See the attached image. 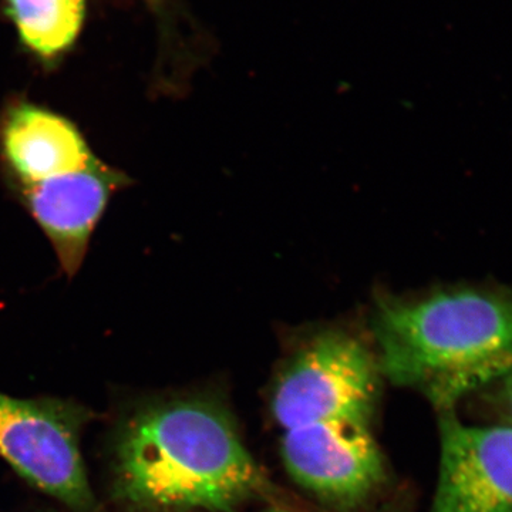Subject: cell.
Wrapping results in <instances>:
<instances>
[{"mask_svg":"<svg viewBox=\"0 0 512 512\" xmlns=\"http://www.w3.org/2000/svg\"><path fill=\"white\" fill-rule=\"evenodd\" d=\"M97 158L80 128L56 111L16 100L0 114V167L13 192L83 170Z\"/></svg>","mask_w":512,"mask_h":512,"instance_id":"ba28073f","label":"cell"},{"mask_svg":"<svg viewBox=\"0 0 512 512\" xmlns=\"http://www.w3.org/2000/svg\"><path fill=\"white\" fill-rule=\"evenodd\" d=\"M380 377L376 357L359 340L325 333L285 370L276 384L272 412L284 431L333 421L370 426Z\"/></svg>","mask_w":512,"mask_h":512,"instance_id":"277c9868","label":"cell"},{"mask_svg":"<svg viewBox=\"0 0 512 512\" xmlns=\"http://www.w3.org/2000/svg\"><path fill=\"white\" fill-rule=\"evenodd\" d=\"M440 464L430 512H512V427L439 413Z\"/></svg>","mask_w":512,"mask_h":512,"instance_id":"8992f818","label":"cell"},{"mask_svg":"<svg viewBox=\"0 0 512 512\" xmlns=\"http://www.w3.org/2000/svg\"><path fill=\"white\" fill-rule=\"evenodd\" d=\"M380 373L437 413L512 372V298L480 289L387 302L373 322Z\"/></svg>","mask_w":512,"mask_h":512,"instance_id":"7a4b0ae2","label":"cell"},{"mask_svg":"<svg viewBox=\"0 0 512 512\" xmlns=\"http://www.w3.org/2000/svg\"><path fill=\"white\" fill-rule=\"evenodd\" d=\"M111 490L138 510L234 512L271 484L227 414L202 400H175L123 424Z\"/></svg>","mask_w":512,"mask_h":512,"instance_id":"6da1fadb","label":"cell"},{"mask_svg":"<svg viewBox=\"0 0 512 512\" xmlns=\"http://www.w3.org/2000/svg\"><path fill=\"white\" fill-rule=\"evenodd\" d=\"M92 413L60 399H18L0 392V457L74 512H89L94 495L80 437Z\"/></svg>","mask_w":512,"mask_h":512,"instance_id":"3957f363","label":"cell"},{"mask_svg":"<svg viewBox=\"0 0 512 512\" xmlns=\"http://www.w3.org/2000/svg\"><path fill=\"white\" fill-rule=\"evenodd\" d=\"M265 512H296V511L282 510V508H272V510H268Z\"/></svg>","mask_w":512,"mask_h":512,"instance_id":"8fae6325","label":"cell"},{"mask_svg":"<svg viewBox=\"0 0 512 512\" xmlns=\"http://www.w3.org/2000/svg\"><path fill=\"white\" fill-rule=\"evenodd\" d=\"M131 184L124 171L97 158L89 167L15 191L55 249L67 278L82 268L90 239L116 192Z\"/></svg>","mask_w":512,"mask_h":512,"instance_id":"52a82bcc","label":"cell"},{"mask_svg":"<svg viewBox=\"0 0 512 512\" xmlns=\"http://www.w3.org/2000/svg\"><path fill=\"white\" fill-rule=\"evenodd\" d=\"M23 45L42 60L66 53L82 29L86 0H8Z\"/></svg>","mask_w":512,"mask_h":512,"instance_id":"9c48e42d","label":"cell"},{"mask_svg":"<svg viewBox=\"0 0 512 512\" xmlns=\"http://www.w3.org/2000/svg\"><path fill=\"white\" fill-rule=\"evenodd\" d=\"M286 470L302 487L338 507L366 501L386 478L369 424L333 421L284 431Z\"/></svg>","mask_w":512,"mask_h":512,"instance_id":"5b68a950","label":"cell"},{"mask_svg":"<svg viewBox=\"0 0 512 512\" xmlns=\"http://www.w3.org/2000/svg\"><path fill=\"white\" fill-rule=\"evenodd\" d=\"M490 389L494 390L495 403L501 413L500 424L512 427V372Z\"/></svg>","mask_w":512,"mask_h":512,"instance_id":"30bf717a","label":"cell"}]
</instances>
